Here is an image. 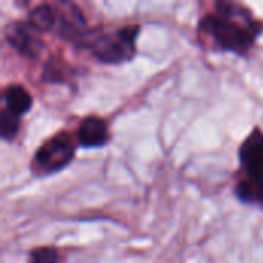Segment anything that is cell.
<instances>
[{
	"label": "cell",
	"mask_w": 263,
	"mask_h": 263,
	"mask_svg": "<svg viewBox=\"0 0 263 263\" xmlns=\"http://www.w3.org/2000/svg\"><path fill=\"white\" fill-rule=\"evenodd\" d=\"M263 26L251 11L234 2H219L213 12L200 18L199 37L213 49L245 55L256 43Z\"/></svg>",
	"instance_id": "1"
},
{
	"label": "cell",
	"mask_w": 263,
	"mask_h": 263,
	"mask_svg": "<svg viewBox=\"0 0 263 263\" xmlns=\"http://www.w3.org/2000/svg\"><path fill=\"white\" fill-rule=\"evenodd\" d=\"M139 25H126L111 32H89L85 46L92 57L100 63L119 65L133 60L136 55V42L139 35Z\"/></svg>",
	"instance_id": "2"
},
{
	"label": "cell",
	"mask_w": 263,
	"mask_h": 263,
	"mask_svg": "<svg viewBox=\"0 0 263 263\" xmlns=\"http://www.w3.org/2000/svg\"><path fill=\"white\" fill-rule=\"evenodd\" d=\"M76 156L74 137L63 131L43 142L32 157L35 174H54L65 170Z\"/></svg>",
	"instance_id": "3"
},
{
	"label": "cell",
	"mask_w": 263,
	"mask_h": 263,
	"mask_svg": "<svg viewBox=\"0 0 263 263\" xmlns=\"http://www.w3.org/2000/svg\"><path fill=\"white\" fill-rule=\"evenodd\" d=\"M5 40L23 57L35 59L45 48L39 32L28 22H9L5 28Z\"/></svg>",
	"instance_id": "4"
},
{
	"label": "cell",
	"mask_w": 263,
	"mask_h": 263,
	"mask_svg": "<svg viewBox=\"0 0 263 263\" xmlns=\"http://www.w3.org/2000/svg\"><path fill=\"white\" fill-rule=\"evenodd\" d=\"M239 160L248 179L263 182V131L254 128L239 148Z\"/></svg>",
	"instance_id": "5"
},
{
	"label": "cell",
	"mask_w": 263,
	"mask_h": 263,
	"mask_svg": "<svg viewBox=\"0 0 263 263\" xmlns=\"http://www.w3.org/2000/svg\"><path fill=\"white\" fill-rule=\"evenodd\" d=\"M77 142L83 148H100L109 140L108 123L97 116L85 117L77 128Z\"/></svg>",
	"instance_id": "6"
},
{
	"label": "cell",
	"mask_w": 263,
	"mask_h": 263,
	"mask_svg": "<svg viewBox=\"0 0 263 263\" xmlns=\"http://www.w3.org/2000/svg\"><path fill=\"white\" fill-rule=\"evenodd\" d=\"M3 103H5L3 106L5 109L22 117L31 109L32 96L22 85H9L3 89Z\"/></svg>",
	"instance_id": "7"
},
{
	"label": "cell",
	"mask_w": 263,
	"mask_h": 263,
	"mask_svg": "<svg viewBox=\"0 0 263 263\" xmlns=\"http://www.w3.org/2000/svg\"><path fill=\"white\" fill-rule=\"evenodd\" d=\"M59 22V12L57 6L49 3H40L34 6L28 15V23L40 34V32H49L55 31Z\"/></svg>",
	"instance_id": "8"
},
{
	"label": "cell",
	"mask_w": 263,
	"mask_h": 263,
	"mask_svg": "<svg viewBox=\"0 0 263 263\" xmlns=\"http://www.w3.org/2000/svg\"><path fill=\"white\" fill-rule=\"evenodd\" d=\"M236 196L239 200L250 205L263 206V182H257L245 177L236 186Z\"/></svg>",
	"instance_id": "9"
},
{
	"label": "cell",
	"mask_w": 263,
	"mask_h": 263,
	"mask_svg": "<svg viewBox=\"0 0 263 263\" xmlns=\"http://www.w3.org/2000/svg\"><path fill=\"white\" fill-rule=\"evenodd\" d=\"M20 129V117L8 109L0 111V137L3 140H12Z\"/></svg>",
	"instance_id": "10"
},
{
	"label": "cell",
	"mask_w": 263,
	"mask_h": 263,
	"mask_svg": "<svg viewBox=\"0 0 263 263\" xmlns=\"http://www.w3.org/2000/svg\"><path fill=\"white\" fill-rule=\"evenodd\" d=\"M60 254L52 247H39L29 253L28 263H60Z\"/></svg>",
	"instance_id": "11"
}]
</instances>
